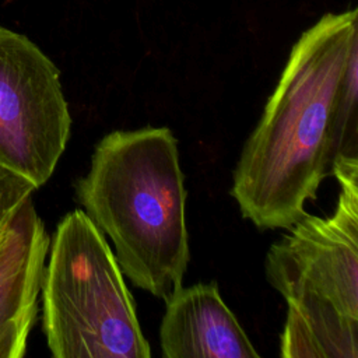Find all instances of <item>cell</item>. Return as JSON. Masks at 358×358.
Returning <instances> with one entry per match:
<instances>
[{"mask_svg":"<svg viewBox=\"0 0 358 358\" xmlns=\"http://www.w3.org/2000/svg\"><path fill=\"white\" fill-rule=\"evenodd\" d=\"M331 175L340 183L333 214H306L266 256V278L288 306L285 358H358V169Z\"/></svg>","mask_w":358,"mask_h":358,"instance_id":"3","label":"cell"},{"mask_svg":"<svg viewBox=\"0 0 358 358\" xmlns=\"http://www.w3.org/2000/svg\"><path fill=\"white\" fill-rule=\"evenodd\" d=\"M76 193L136 287L164 301L182 287L190 259L186 189L171 129L106 134Z\"/></svg>","mask_w":358,"mask_h":358,"instance_id":"2","label":"cell"},{"mask_svg":"<svg viewBox=\"0 0 358 358\" xmlns=\"http://www.w3.org/2000/svg\"><path fill=\"white\" fill-rule=\"evenodd\" d=\"M159 327L165 358H257L259 352L220 295L215 282L176 289Z\"/></svg>","mask_w":358,"mask_h":358,"instance_id":"7","label":"cell"},{"mask_svg":"<svg viewBox=\"0 0 358 358\" xmlns=\"http://www.w3.org/2000/svg\"><path fill=\"white\" fill-rule=\"evenodd\" d=\"M10 222H11V221H10ZM10 235H11V229H10V224H8L6 228L0 229V253H1V250L4 249V246L7 245V242H8V239H10Z\"/></svg>","mask_w":358,"mask_h":358,"instance_id":"10","label":"cell"},{"mask_svg":"<svg viewBox=\"0 0 358 358\" xmlns=\"http://www.w3.org/2000/svg\"><path fill=\"white\" fill-rule=\"evenodd\" d=\"M330 158V173L338 168H358V48L348 57L336 94Z\"/></svg>","mask_w":358,"mask_h":358,"instance_id":"8","label":"cell"},{"mask_svg":"<svg viewBox=\"0 0 358 358\" xmlns=\"http://www.w3.org/2000/svg\"><path fill=\"white\" fill-rule=\"evenodd\" d=\"M357 48V8L322 15L292 46L234 169L231 196L259 229H289L330 175L334 99Z\"/></svg>","mask_w":358,"mask_h":358,"instance_id":"1","label":"cell"},{"mask_svg":"<svg viewBox=\"0 0 358 358\" xmlns=\"http://www.w3.org/2000/svg\"><path fill=\"white\" fill-rule=\"evenodd\" d=\"M70 129L56 64L25 35L0 27V165L41 187Z\"/></svg>","mask_w":358,"mask_h":358,"instance_id":"5","label":"cell"},{"mask_svg":"<svg viewBox=\"0 0 358 358\" xmlns=\"http://www.w3.org/2000/svg\"><path fill=\"white\" fill-rule=\"evenodd\" d=\"M0 253V358H21L38 313V296L50 238L31 197L10 222Z\"/></svg>","mask_w":358,"mask_h":358,"instance_id":"6","label":"cell"},{"mask_svg":"<svg viewBox=\"0 0 358 358\" xmlns=\"http://www.w3.org/2000/svg\"><path fill=\"white\" fill-rule=\"evenodd\" d=\"M34 190H36L34 183L0 165V229L10 224Z\"/></svg>","mask_w":358,"mask_h":358,"instance_id":"9","label":"cell"},{"mask_svg":"<svg viewBox=\"0 0 358 358\" xmlns=\"http://www.w3.org/2000/svg\"><path fill=\"white\" fill-rule=\"evenodd\" d=\"M43 268L42 323L55 358H150L131 294L103 234L83 210L57 224Z\"/></svg>","mask_w":358,"mask_h":358,"instance_id":"4","label":"cell"}]
</instances>
